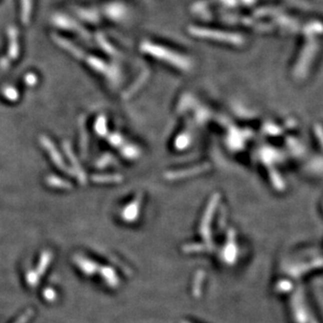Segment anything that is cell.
<instances>
[{
	"mask_svg": "<svg viewBox=\"0 0 323 323\" xmlns=\"http://www.w3.org/2000/svg\"><path fill=\"white\" fill-rule=\"evenodd\" d=\"M40 144L43 148V150L48 154L52 163L57 166L59 170H61L62 172L67 173V174H72L71 170L69 169V166L67 165V163L65 162V159L62 156L60 150L57 148L54 142L48 136L41 135L40 136Z\"/></svg>",
	"mask_w": 323,
	"mask_h": 323,
	"instance_id": "1",
	"label": "cell"
},
{
	"mask_svg": "<svg viewBox=\"0 0 323 323\" xmlns=\"http://www.w3.org/2000/svg\"><path fill=\"white\" fill-rule=\"evenodd\" d=\"M50 21L53 26L58 27L61 30H72L75 34L84 36V28L79 24V22L69 15L57 13L51 16Z\"/></svg>",
	"mask_w": 323,
	"mask_h": 323,
	"instance_id": "2",
	"label": "cell"
},
{
	"mask_svg": "<svg viewBox=\"0 0 323 323\" xmlns=\"http://www.w3.org/2000/svg\"><path fill=\"white\" fill-rule=\"evenodd\" d=\"M219 203V195H216L210 200V202L205 210L204 217L201 222V227H200V232L203 237V239L206 241V243H211V233H210V224L211 221H213V216L216 210V207Z\"/></svg>",
	"mask_w": 323,
	"mask_h": 323,
	"instance_id": "3",
	"label": "cell"
},
{
	"mask_svg": "<svg viewBox=\"0 0 323 323\" xmlns=\"http://www.w3.org/2000/svg\"><path fill=\"white\" fill-rule=\"evenodd\" d=\"M52 259V255L49 251H44L41 254V258H40V262L38 264L37 267V270L36 271H29L26 275V282L28 284V286L30 287H36L38 282L40 281V277L42 276V274L46 271V269L48 268V266L51 262Z\"/></svg>",
	"mask_w": 323,
	"mask_h": 323,
	"instance_id": "4",
	"label": "cell"
},
{
	"mask_svg": "<svg viewBox=\"0 0 323 323\" xmlns=\"http://www.w3.org/2000/svg\"><path fill=\"white\" fill-rule=\"evenodd\" d=\"M7 54L6 57L10 61H16L20 55V40L19 30L15 26L7 28Z\"/></svg>",
	"mask_w": 323,
	"mask_h": 323,
	"instance_id": "5",
	"label": "cell"
},
{
	"mask_svg": "<svg viewBox=\"0 0 323 323\" xmlns=\"http://www.w3.org/2000/svg\"><path fill=\"white\" fill-rule=\"evenodd\" d=\"M63 151L66 155V157L68 158V160L71 163V172L72 174H74V176L79 179L80 182H82L83 184L86 182V176H85V172L83 171L82 166H80V162L77 160L76 156L74 154V152L71 150L70 147V143L68 141H65L63 143Z\"/></svg>",
	"mask_w": 323,
	"mask_h": 323,
	"instance_id": "6",
	"label": "cell"
},
{
	"mask_svg": "<svg viewBox=\"0 0 323 323\" xmlns=\"http://www.w3.org/2000/svg\"><path fill=\"white\" fill-rule=\"evenodd\" d=\"M238 256V247L236 243V233L232 229L228 232L227 245L224 250V261L228 264H233Z\"/></svg>",
	"mask_w": 323,
	"mask_h": 323,
	"instance_id": "7",
	"label": "cell"
},
{
	"mask_svg": "<svg viewBox=\"0 0 323 323\" xmlns=\"http://www.w3.org/2000/svg\"><path fill=\"white\" fill-rule=\"evenodd\" d=\"M74 263L88 276L93 275L98 271V265L96 263H94L93 261L85 258V256H83V255H80V254L75 255Z\"/></svg>",
	"mask_w": 323,
	"mask_h": 323,
	"instance_id": "8",
	"label": "cell"
},
{
	"mask_svg": "<svg viewBox=\"0 0 323 323\" xmlns=\"http://www.w3.org/2000/svg\"><path fill=\"white\" fill-rule=\"evenodd\" d=\"M140 203H141V195H138L134 201L130 203L122 211L121 218L124 219L126 222H134L140 211Z\"/></svg>",
	"mask_w": 323,
	"mask_h": 323,
	"instance_id": "9",
	"label": "cell"
},
{
	"mask_svg": "<svg viewBox=\"0 0 323 323\" xmlns=\"http://www.w3.org/2000/svg\"><path fill=\"white\" fill-rule=\"evenodd\" d=\"M207 165L204 166H199V168H194L191 170H187V171H179V172H172L166 174V179L169 180H176V179H182V178H186L189 176H194L197 175L199 173H202L205 172L207 170Z\"/></svg>",
	"mask_w": 323,
	"mask_h": 323,
	"instance_id": "10",
	"label": "cell"
},
{
	"mask_svg": "<svg viewBox=\"0 0 323 323\" xmlns=\"http://www.w3.org/2000/svg\"><path fill=\"white\" fill-rule=\"evenodd\" d=\"M101 276L103 280L106 282V284L111 288H116L119 285L118 276L116 275L115 271L111 268V267H103L102 269H98Z\"/></svg>",
	"mask_w": 323,
	"mask_h": 323,
	"instance_id": "11",
	"label": "cell"
},
{
	"mask_svg": "<svg viewBox=\"0 0 323 323\" xmlns=\"http://www.w3.org/2000/svg\"><path fill=\"white\" fill-rule=\"evenodd\" d=\"M1 94H2L3 98H5V101L10 102V103H16L19 101V98H20L19 90L15 86L10 85V84L4 85L2 87Z\"/></svg>",
	"mask_w": 323,
	"mask_h": 323,
	"instance_id": "12",
	"label": "cell"
},
{
	"mask_svg": "<svg viewBox=\"0 0 323 323\" xmlns=\"http://www.w3.org/2000/svg\"><path fill=\"white\" fill-rule=\"evenodd\" d=\"M45 181H46L47 185H49L50 187H53V188L67 189V188L71 187V184L68 181L62 179V178H60L58 176H52V175L48 176V177H46Z\"/></svg>",
	"mask_w": 323,
	"mask_h": 323,
	"instance_id": "13",
	"label": "cell"
},
{
	"mask_svg": "<svg viewBox=\"0 0 323 323\" xmlns=\"http://www.w3.org/2000/svg\"><path fill=\"white\" fill-rule=\"evenodd\" d=\"M91 179L96 183H116L122 180V177L119 175H94Z\"/></svg>",
	"mask_w": 323,
	"mask_h": 323,
	"instance_id": "14",
	"label": "cell"
},
{
	"mask_svg": "<svg viewBox=\"0 0 323 323\" xmlns=\"http://www.w3.org/2000/svg\"><path fill=\"white\" fill-rule=\"evenodd\" d=\"M210 248V246H206V245L203 244H188L183 247V251L186 253H197L209 251Z\"/></svg>",
	"mask_w": 323,
	"mask_h": 323,
	"instance_id": "15",
	"label": "cell"
},
{
	"mask_svg": "<svg viewBox=\"0 0 323 323\" xmlns=\"http://www.w3.org/2000/svg\"><path fill=\"white\" fill-rule=\"evenodd\" d=\"M203 281H204V272L199 271L195 277L194 287H193V292L196 297H199L201 295V287H202Z\"/></svg>",
	"mask_w": 323,
	"mask_h": 323,
	"instance_id": "16",
	"label": "cell"
},
{
	"mask_svg": "<svg viewBox=\"0 0 323 323\" xmlns=\"http://www.w3.org/2000/svg\"><path fill=\"white\" fill-rule=\"evenodd\" d=\"M23 80H24V84L27 86V87H34L38 84V81H39V77L36 73L34 72H28L24 75L23 77Z\"/></svg>",
	"mask_w": 323,
	"mask_h": 323,
	"instance_id": "17",
	"label": "cell"
},
{
	"mask_svg": "<svg viewBox=\"0 0 323 323\" xmlns=\"http://www.w3.org/2000/svg\"><path fill=\"white\" fill-rule=\"evenodd\" d=\"M103 125H105V119L104 117H99L95 122V131L99 135H105L106 134L105 132H107V126H103Z\"/></svg>",
	"mask_w": 323,
	"mask_h": 323,
	"instance_id": "18",
	"label": "cell"
},
{
	"mask_svg": "<svg viewBox=\"0 0 323 323\" xmlns=\"http://www.w3.org/2000/svg\"><path fill=\"white\" fill-rule=\"evenodd\" d=\"M292 283L291 282H289V281H282L277 284L276 286V290L278 292H289L290 290L292 289Z\"/></svg>",
	"mask_w": 323,
	"mask_h": 323,
	"instance_id": "19",
	"label": "cell"
},
{
	"mask_svg": "<svg viewBox=\"0 0 323 323\" xmlns=\"http://www.w3.org/2000/svg\"><path fill=\"white\" fill-rule=\"evenodd\" d=\"M10 63H12V61H10L6 55H3V57L0 58V69L7 70L10 67Z\"/></svg>",
	"mask_w": 323,
	"mask_h": 323,
	"instance_id": "20",
	"label": "cell"
},
{
	"mask_svg": "<svg viewBox=\"0 0 323 323\" xmlns=\"http://www.w3.org/2000/svg\"><path fill=\"white\" fill-rule=\"evenodd\" d=\"M43 295H44V297H45L48 300V302H52V300H54L55 297H57V294H55V292L50 288H47V289L44 290Z\"/></svg>",
	"mask_w": 323,
	"mask_h": 323,
	"instance_id": "21",
	"label": "cell"
},
{
	"mask_svg": "<svg viewBox=\"0 0 323 323\" xmlns=\"http://www.w3.org/2000/svg\"><path fill=\"white\" fill-rule=\"evenodd\" d=\"M31 315H32V311L31 310L26 311L25 313L16 321V323H26L31 318Z\"/></svg>",
	"mask_w": 323,
	"mask_h": 323,
	"instance_id": "22",
	"label": "cell"
},
{
	"mask_svg": "<svg viewBox=\"0 0 323 323\" xmlns=\"http://www.w3.org/2000/svg\"><path fill=\"white\" fill-rule=\"evenodd\" d=\"M181 323H189V322H187V321H182Z\"/></svg>",
	"mask_w": 323,
	"mask_h": 323,
	"instance_id": "23",
	"label": "cell"
}]
</instances>
